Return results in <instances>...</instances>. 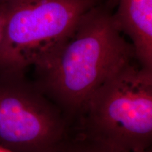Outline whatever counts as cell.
Segmentation results:
<instances>
[{
	"instance_id": "cell-8",
	"label": "cell",
	"mask_w": 152,
	"mask_h": 152,
	"mask_svg": "<svg viewBox=\"0 0 152 152\" xmlns=\"http://www.w3.org/2000/svg\"><path fill=\"white\" fill-rule=\"evenodd\" d=\"M0 152H11V151H9L7 149H5V148L0 147Z\"/></svg>"
},
{
	"instance_id": "cell-2",
	"label": "cell",
	"mask_w": 152,
	"mask_h": 152,
	"mask_svg": "<svg viewBox=\"0 0 152 152\" xmlns=\"http://www.w3.org/2000/svg\"><path fill=\"white\" fill-rule=\"evenodd\" d=\"M73 128L118 152L150 149L152 70L123 66L87 100Z\"/></svg>"
},
{
	"instance_id": "cell-1",
	"label": "cell",
	"mask_w": 152,
	"mask_h": 152,
	"mask_svg": "<svg viewBox=\"0 0 152 152\" xmlns=\"http://www.w3.org/2000/svg\"><path fill=\"white\" fill-rule=\"evenodd\" d=\"M121 33L113 14L98 4L65 42L34 68L35 84L72 125L95 91L135 58L132 44Z\"/></svg>"
},
{
	"instance_id": "cell-4",
	"label": "cell",
	"mask_w": 152,
	"mask_h": 152,
	"mask_svg": "<svg viewBox=\"0 0 152 152\" xmlns=\"http://www.w3.org/2000/svg\"><path fill=\"white\" fill-rule=\"evenodd\" d=\"M71 122L26 73L0 72V147L11 152H56Z\"/></svg>"
},
{
	"instance_id": "cell-7",
	"label": "cell",
	"mask_w": 152,
	"mask_h": 152,
	"mask_svg": "<svg viewBox=\"0 0 152 152\" xmlns=\"http://www.w3.org/2000/svg\"><path fill=\"white\" fill-rule=\"evenodd\" d=\"M7 22V9L3 0H0V45L2 42Z\"/></svg>"
},
{
	"instance_id": "cell-5",
	"label": "cell",
	"mask_w": 152,
	"mask_h": 152,
	"mask_svg": "<svg viewBox=\"0 0 152 152\" xmlns=\"http://www.w3.org/2000/svg\"><path fill=\"white\" fill-rule=\"evenodd\" d=\"M113 18L130 37L134 56L142 67L152 70V0H118Z\"/></svg>"
},
{
	"instance_id": "cell-3",
	"label": "cell",
	"mask_w": 152,
	"mask_h": 152,
	"mask_svg": "<svg viewBox=\"0 0 152 152\" xmlns=\"http://www.w3.org/2000/svg\"><path fill=\"white\" fill-rule=\"evenodd\" d=\"M3 1L7 22L0 45V72L26 73L61 46L100 0Z\"/></svg>"
},
{
	"instance_id": "cell-6",
	"label": "cell",
	"mask_w": 152,
	"mask_h": 152,
	"mask_svg": "<svg viewBox=\"0 0 152 152\" xmlns=\"http://www.w3.org/2000/svg\"><path fill=\"white\" fill-rule=\"evenodd\" d=\"M56 152H118L73 129Z\"/></svg>"
},
{
	"instance_id": "cell-9",
	"label": "cell",
	"mask_w": 152,
	"mask_h": 152,
	"mask_svg": "<svg viewBox=\"0 0 152 152\" xmlns=\"http://www.w3.org/2000/svg\"><path fill=\"white\" fill-rule=\"evenodd\" d=\"M135 152H152L151 148L150 149H147L145 150H142V151H135Z\"/></svg>"
}]
</instances>
